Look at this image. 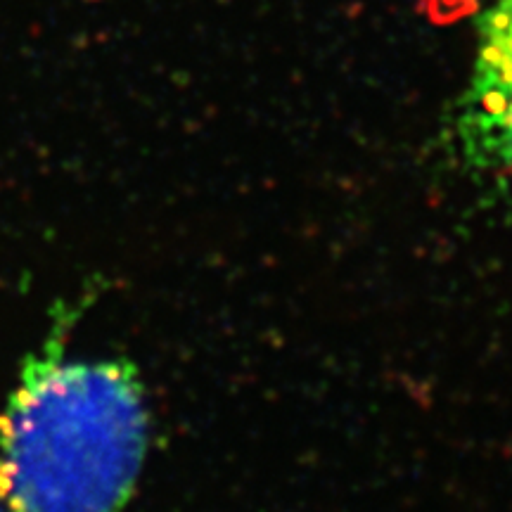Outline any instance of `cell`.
Returning <instances> with one entry per match:
<instances>
[{
  "mask_svg": "<svg viewBox=\"0 0 512 512\" xmlns=\"http://www.w3.org/2000/svg\"><path fill=\"white\" fill-rule=\"evenodd\" d=\"M0 512H8V510H5V508H3V503H0Z\"/></svg>",
  "mask_w": 512,
  "mask_h": 512,
  "instance_id": "277c9868",
  "label": "cell"
},
{
  "mask_svg": "<svg viewBox=\"0 0 512 512\" xmlns=\"http://www.w3.org/2000/svg\"><path fill=\"white\" fill-rule=\"evenodd\" d=\"M512 62V0H498L482 24L477 64Z\"/></svg>",
  "mask_w": 512,
  "mask_h": 512,
  "instance_id": "3957f363",
  "label": "cell"
},
{
  "mask_svg": "<svg viewBox=\"0 0 512 512\" xmlns=\"http://www.w3.org/2000/svg\"><path fill=\"white\" fill-rule=\"evenodd\" d=\"M150 448L136 368L43 354L0 413V503L8 512H124Z\"/></svg>",
  "mask_w": 512,
  "mask_h": 512,
  "instance_id": "6da1fadb",
  "label": "cell"
},
{
  "mask_svg": "<svg viewBox=\"0 0 512 512\" xmlns=\"http://www.w3.org/2000/svg\"><path fill=\"white\" fill-rule=\"evenodd\" d=\"M458 131L477 162L512 174V62L475 64Z\"/></svg>",
  "mask_w": 512,
  "mask_h": 512,
  "instance_id": "7a4b0ae2",
  "label": "cell"
}]
</instances>
